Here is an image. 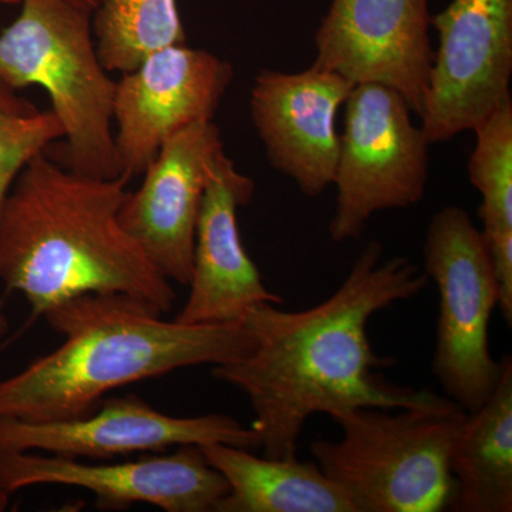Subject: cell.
I'll list each match as a JSON object with an SVG mask.
<instances>
[{
    "mask_svg": "<svg viewBox=\"0 0 512 512\" xmlns=\"http://www.w3.org/2000/svg\"><path fill=\"white\" fill-rule=\"evenodd\" d=\"M382 255V244L370 242L343 284L306 311L252 306L241 320L251 333V350L212 366L215 379L247 396L264 457L296 458L303 427L315 414L407 409L443 397L384 379L382 370L394 360L372 349L367 325L377 312L420 295L430 279L406 256L382 261Z\"/></svg>",
    "mask_w": 512,
    "mask_h": 512,
    "instance_id": "1",
    "label": "cell"
},
{
    "mask_svg": "<svg viewBox=\"0 0 512 512\" xmlns=\"http://www.w3.org/2000/svg\"><path fill=\"white\" fill-rule=\"evenodd\" d=\"M127 185L124 177H87L37 154L0 218V285L20 293L35 316L86 293H121L171 311L173 282L121 225Z\"/></svg>",
    "mask_w": 512,
    "mask_h": 512,
    "instance_id": "2",
    "label": "cell"
},
{
    "mask_svg": "<svg viewBox=\"0 0 512 512\" xmlns=\"http://www.w3.org/2000/svg\"><path fill=\"white\" fill-rule=\"evenodd\" d=\"M43 318L63 342L0 379V417L43 423L86 416L120 387L187 367L224 365L252 348L242 322L165 320L153 306L121 293L76 296Z\"/></svg>",
    "mask_w": 512,
    "mask_h": 512,
    "instance_id": "3",
    "label": "cell"
},
{
    "mask_svg": "<svg viewBox=\"0 0 512 512\" xmlns=\"http://www.w3.org/2000/svg\"><path fill=\"white\" fill-rule=\"evenodd\" d=\"M0 32V83L46 90L63 127L60 151L46 153L73 173L120 177L114 144L116 80L101 63L92 12L69 0H20Z\"/></svg>",
    "mask_w": 512,
    "mask_h": 512,
    "instance_id": "4",
    "label": "cell"
},
{
    "mask_svg": "<svg viewBox=\"0 0 512 512\" xmlns=\"http://www.w3.org/2000/svg\"><path fill=\"white\" fill-rule=\"evenodd\" d=\"M336 441L316 440L313 460L357 512H437L450 508V460L467 413L443 396L407 409L355 407L332 417Z\"/></svg>",
    "mask_w": 512,
    "mask_h": 512,
    "instance_id": "5",
    "label": "cell"
},
{
    "mask_svg": "<svg viewBox=\"0 0 512 512\" xmlns=\"http://www.w3.org/2000/svg\"><path fill=\"white\" fill-rule=\"evenodd\" d=\"M423 258L424 274L439 289L434 376L448 399L477 412L503 369L488 345L500 288L487 239L464 208L448 205L431 218Z\"/></svg>",
    "mask_w": 512,
    "mask_h": 512,
    "instance_id": "6",
    "label": "cell"
},
{
    "mask_svg": "<svg viewBox=\"0 0 512 512\" xmlns=\"http://www.w3.org/2000/svg\"><path fill=\"white\" fill-rule=\"evenodd\" d=\"M333 184L332 241L359 238L377 212L419 204L429 181V148L406 100L382 84H356L345 103Z\"/></svg>",
    "mask_w": 512,
    "mask_h": 512,
    "instance_id": "7",
    "label": "cell"
},
{
    "mask_svg": "<svg viewBox=\"0 0 512 512\" xmlns=\"http://www.w3.org/2000/svg\"><path fill=\"white\" fill-rule=\"evenodd\" d=\"M431 28L439 49L420 120L436 144L473 131L511 96L512 0H451Z\"/></svg>",
    "mask_w": 512,
    "mask_h": 512,
    "instance_id": "8",
    "label": "cell"
},
{
    "mask_svg": "<svg viewBox=\"0 0 512 512\" xmlns=\"http://www.w3.org/2000/svg\"><path fill=\"white\" fill-rule=\"evenodd\" d=\"M164 456L134 461H80L39 451L0 453V494L10 497L33 485L83 488L103 510L148 504L167 512H211L228 494V483L208 463L201 446L175 447Z\"/></svg>",
    "mask_w": 512,
    "mask_h": 512,
    "instance_id": "9",
    "label": "cell"
},
{
    "mask_svg": "<svg viewBox=\"0 0 512 512\" xmlns=\"http://www.w3.org/2000/svg\"><path fill=\"white\" fill-rule=\"evenodd\" d=\"M232 79L228 60L187 43L157 50L121 74L113 101L120 177H141L168 138L214 121Z\"/></svg>",
    "mask_w": 512,
    "mask_h": 512,
    "instance_id": "10",
    "label": "cell"
},
{
    "mask_svg": "<svg viewBox=\"0 0 512 512\" xmlns=\"http://www.w3.org/2000/svg\"><path fill=\"white\" fill-rule=\"evenodd\" d=\"M215 443L261 448L255 431L227 414L171 416L134 394L106 397L92 413L74 419L32 423L0 417V453L39 451L101 461Z\"/></svg>",
    "mask_w": 512,
    "mask_h": 512,
    "instance_id": "11",
    "label": "cell"
},
{
    "mask_svg": "<svg viewBox=\"0 0 512 512\" xmlns=\"http://www.w3.org/2000/svg\"><path fill=\"white\" fill-rule=\"evenodd\" d=\"M430 0H332L315 33V66L390 87L420 117L434 50Z\"/></svg>",
    "mask_w": 512,
    "mask_h": 512,
    "instance_id": "12",
    "label": "cell"
},
{
    "mask_svg": "<svg viewBox=\"0 0 512 512\" xmlns=\"http://www.w3.org/2000/svg\"><path fill=\"white\" fill-rule=\"evenodd\" d=\"M224 150L214 121L175 133L147 165L138 190L127 192L120 222L170 282L187 286L195 229L212 161Z\"/></svg>",
    "mask_w": 512,
    "mask_h": 512,
    "instance_id": "13",
    "label": "cell"
},
{
    "mask_svg": "<svg viewBox=\"0 0 512 512\" xmlns=\"http://www.w3.org/2000/svg\"><path fill=\"white\" fill-rule=\"evenodd\" d=\"M355 84L312 64L302 72L262 70L251 90V117L269 164L306 197H319L335 178L336 120Z\"/></svg>",
    "mask_w": 512,
    "mask_h": 512,
    "instance_id": "14",
    "label": "cell"
},
{
    "mask_svg": "<svg viewBox=\"0 0 512 512\" xmlns=\"http://www.w3.org/2000/svg\"><path fill=\"white\" fill-rule=\"evenodd\" d=\"M255 183L238 170L222 150L212 161L202 197L190 293L178 322L187 325H224L241 322L258 303L282 305L269 291L258 266L248 255L238 228V210L254 197Z\"/></svg>",
    "mask_w": 512,
    "mask_h": 512,
    "instance_id": "15",
    "label": "cell"
},
{
    "mask_svg": "<svg viewBox=\"0 0 512 512\" xmlns=\"http://www.w3.org/2000/svg\"><path fill=\"white\" fill-rule=\"evenodd\" d=\"M201 448L229 487L214 512H357L316 461L258 457L221 443Z\"/></svg>",
    "mask_w": 512,
    "mask_h": 512,
    "instance_id": "16",
    "label": "cell"
},
{
    "mask_svg": "<svg viewBox=\"0 0 512 512\" xmlns=\"http://www.w3.org/2000/svg\"><path fill=\"white\" fill-rule=\"evenodd\" d=\"M501 363L497 386L477 412L467 414L451 454L454 511H512L511 356Z\"/></svg>",
    "mask_w": 512,
    "mask_h": 512,
    "instance_id": "17",
    "label": "cell"
},
{
    "mask_svg": "<svg viewBox=\"0 0 512 512\" xmlns=\"http://www.w3.org/2000/svg\"><path fill=\"white\" fill-rule=\"evenodd\" d=\"M468 180L481 195L480 217L504 299L512 296V97L476 128Z\"/></svg>",
    "mask_w": 512,
    "mask_h": 512,
    "instance_id": "18",
    "label": "cell"
},
{
    "mask_svg": "<svg viewBox=\"0 0 512 512\" xmlns=\"http://www.w3.org/2000/svg\"><path fill=\"white\" fill-rule=\"evenodd\" d=\"M92 26L109 73L131 72L151 53L187 43L177 0H101Z\"/></svg>",
    "mask_w": 512,
    "mask_h": 512,
    "instance_id": "19",
    "label": "cell"
},
{
    "mask_svg": "<svg viewBox=\"0 0 512 512\" xmlns=\"http://www.w3.org/2000/svg\"><path fill=\"white\" fill-rule=\"evenodd\" d=\"M62 138V124L52 110L37 109L0 83V218L20 171Z\"/></svg>",
    "mask_w": 512,
    "mask_h": 512,
    "instance_id": "20",
    "label": "cell"
},
{
    "mask_svg": "<svg viewBox=\"0 0 512 512\" xmlns=\"http://www.w3.org/2000/svg\"><path fill=\"white\" fill-rule=\"evenodd\" d=\"M69 2L79 6V8L87 10V12L93 13L94 10L97 9V6L100 5L101 0H69Z\"/></svg>",
    "mask_w": 512,
    "mask_h": 512,
    "instance_id": "21",
    "label": "cell"
},
{
    "mask_svg": "<svg viewBox=\"0 0 512 512\" xmlns=\"http://www.w3.org/2000/svg\"><path fill=\"white\" fill-rule=\"evenodd\" d=\"M9 332V319L6 318L5 313L0 312V340L5 338Z\"/></svg>",
    "mask_w": 512,
    "mask_h": 512,
    "instance_id": "22",
    "label": "cell"
},
{
    "mask_svg": "<svg viewBox=\"0 0 512 512\" xmlns=\"http://www.w3.org/2000/svg\"><path fill=\"white\" fill-rule=\"evenodd\" d=\"M10 497H6V495L0 494V510H3V508L6 507V504H8Z\"/></svg>",
    "mask_w": 512,
    "mask_h": 512,
    "instance_id": "23",
    "label": "cell"
},
{
    "mask_svg": "<svg viewBox=\"0 0 512 512\" xmlns=\"http://www.w3.org/2000/svg\"><path fill=\"white\" fill-rule=\"evenodd\" d=\"M20 0H0V5H19Z\"/></svg>",
    "mask_w": 512,
    "mask_h": 512,
    "instance_id": "24",
    "label": "cell"
}]
</instances>
